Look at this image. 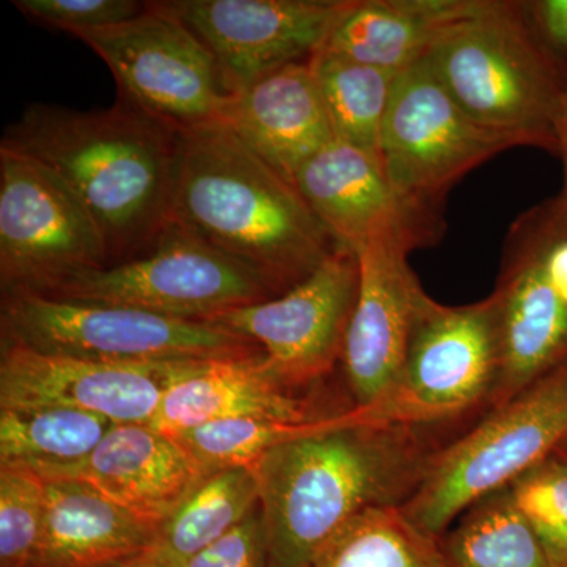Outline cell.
I'll list each match as a JSON object with an SVG mask.
<instances>
[{"instance_id": "obj_17", "label": "cell", "mask_w": 567, "mask_h": 567, "mask_svg": "<svg viewBox=\"0 0 567 567\" xmlns=\"http://www.w3.org/2000/svg\"><path fill=\"white\" fill-rule=\"evenodd\" d=\"M499 300V371L487 409L513 401L567 360V300L536 257L506 241Z\"/></svg>"}, {"instance_id": "obj_36", "label": "cell", "mask_w": 567, "mask_h": 567, "mask_svg": "<svg viewBox=\"0 0 567 567\" xmlns=\"http://www.w3.org/2000/svg\"><path fill=\"white\" fill-rule=\"evenodd\" d=\"M557 454H559L561 457H565L567 461V439L561 443V445H559Z\"/></svg>"}, {"instance_id": "obj_20", "label": "cell", "mask_w": 567, "mask_h": 567, "mask_svg": "<svg viewBox=\"0 0 567 567\" xmlns=\"http://www.w3.org/2000/svg\"><path fill=\"white\" fill-rule=\"evenodd\" d=\"M341 413V412H339ZM336 413L320 412L315 399L279 383L262 357L208 361L164 395L152 427L167 435L224 420L303 424Z\"/></svg>"}, {"instance_id": "obj_4", "label": "cell", "mask_w": 567, "mask_h": 567, "mask_svg": "<svg viewBox=\"0 0 567 567\" xmlns=\"http://www.w3.org/2000/svg\"><path fill=\"white\" fill-rule=\"evenodd\" d=\"M424 59L477 125L517 147L557 153L567 81L529 31L520 2L465 0Z\"/></svg>"}, {"instance_id": "obj_27", "label": "cell", "mask_w": 567, "mask_h": 567, "mask_svg": "<svg viewBox=\"0 0 567 567\" xmlns=\"http://www.w3.org/2000/svg\"><path fill=\"white\" fill-rule=\"evenodd\" d=\"M442 537L447 567H550L509 487L484 496Z\"/></svg>"}, {"instance_id": "obj_13", "label": "cell", "mask_w": 567, "mask_h": 567, "mask_svg": "<svg viewBox=\"0 0 567 567\" xmlns=\"http://www.w3.org/2000/svg\"><path fill=\"white\" fill-rule=\"evenodd\" d=\"M350 0H173L164 2L207 44L227 91L320 51Z\"/></svg>"}, {"instance_id": "obj_26", "label": "cell", "mask_w": 567, "mask_h": 567, "mask_svg": "<svg viewBox=\"0 0 567 567\" xmlns=\"http://www.w3.org/2000/svg\"><path fill=\"white\" fill-rule=\"evenodd\" d=\"M311 567H447L442 537L417 527L402 507H375L350 520Z\"/></svg>"}, {"instance_id": "obj_19", "label": "cell", "mask_w": 567, "mask_h": 567, "mask_svg": "<svg viewBox=\"0 0 567 567\" xmlns=\"http://www.w3.org/2000/svg\"><path fill=\"white\" fill-rule=\"evenodd\" d=\"M224 125L290 183L336 140L309 61L276 70L235 93Z\"/></svg>"}, {"instance_id": "obj_32", "label": "cell", "mask_w": 567, "mask_h": 567, "mask_svg": "<svg viewBox=\"0 0 567 567\" xmlns=\"http://www.w3.org/2000/svg\"><path fill=\"white\" fill-rule=\"evenodd\" d=\"M185 567H270L260 507Z\"/></svg>"}, {"instance_id": "obj_28", "label": "cell", "mask_w": 567, "mask_h": 567, "mask_svg": "<svg viewBox=\"0 0 567 567\" xmlns=\"http://www.w3.org/2000/svg\"><path fill=\"white\" fill-rule=\"evenodd\" d=\"M511 498L550 567H567V461L555 453L518 476Z\"/></svg>"}, {"instance_id": "obj_24", "label": "cell", "mask_w": 567, "mask_h": 567, "mask_svg": "<svg viewBox=\"0 0 567 567\" xmlns=\"http://www.w3.org/2000/svg\"><path fill=\"white\" fill-rule=\"evenodd\" d=\"M257 506L259 492L249 466L212 473L158 525L153 550L167 566L185 567L238 527Z\"/></svg>"}, {"instance_id": "obj_31", "label": "cell", "mask_w": 567, "mask_h": 567, "mask_svg": "<svg viewBox=\"0 0 567 567\" xmlns=\"http://www.w3.org/2000/svg\"><path fill=\"white\" fill-rule=\"evenodd\" d=\"M29 21L80 37L133 20L147 3L136 0H13Z\"/></svg>"}, {"instance_id": "obj_16", "label": "cell", "mask_w": 567, "mask_h": 567, "mask_svg": "<svg viewBox=\"0 0 567 567\" xmlns=\"http://www.w3.org/2000/svg\"><path fill=\"white\" fill-rule=\"evenodd\" d=\"M360 289L347 330L341 365L352 409L390 390L404 365L417 301L424 293L409 265V249L374 244L357 251Z\"/></svg>"}, {"instance_id": "obj_9", "label": "cell", "mask_w": 567, "mask_h": 567, "mask_svg": "<svg viewBox=\"0 0 567 567\" xmlns=\"http://www.w3.org/2000/svg\"><path fill=\"white\" fill-rule=\"evenodd\" d=\"M35 295L208 322L279 293L251 268L169 221L155 245L136 259L69 276Z\"/></svg>"}, {"instance_id": "obj_3", "label": "cell", "mask_w": 567, "mask_h": 567, "mask_svg": "<svg viewBox=\"0 0 567 567\" xmlns=\"http://www.w3.org/2000/svg\"><path fill=\"white\" fill-rule=\"evenodd\" d=\"M169 221L282 295L338 249L293 183L224 123L178 136Z\"/></svg>"}, {"instance_id": "obj_15", "label": "cell", "mask_w": 567, "mask_h": 567, "mask_svg": "<svg viewBox=\"0 0 567 567\" xmlns=\"http://www.w3.org/2000/svg\"><path fill=\"white\" fill-rule=\"evenodd\" d=\"M207 363L110 364L3 344L0 409L61 406L115 424H151L167 390Z\"/></svg>"}, {"instance_id": "obj_14", "label": "cell", "mask_w": 567, "mask_h": 567, "mask_svg": "<svg viewBox=\"0 0 567 567\" xmlns=\"http://www.w3.org/2000/svg\"><path fill=\"white\" fill-rule=\"evenodd\" d=\"M305 203L339 245L354 252L374 244L404 246L410 252L436 244L440 213L406 200L390 182L374 153L331 141L293 177Z\"/></svg>"}, {"instance_id": "obj_2", "label": "cell", "mask_w": 567, "mask_h": 567, "mask_svg": "<svg viewBox=\"0 0 567 567\" xmlns=\"http://www.w3.org/2000/svg\"><path fill=\"white\" fill-rule=\"evenodd\" d=\"M0 147L43 164L80 197L111 265L147 252L169 223L178 136L122 100L93 111L31 104Z\"/></svg>"}, {"instance_id": "obj_22", "label": "cell", "mask_w": 567, "mask_h": 567, "mask_svg": "<svg viewBox=\"0 0 567 567\" xmlns=\"http://www.w3.org/2000/svg\"><path fill=\"white\" fill-rule=\"evenodd\" d=\"M465 0H350L320 51L402 73L423 61Z\"/></svg>"}, {"instance_id": "obj_34", "label": "cell", "mask_w": 567, "mask_h": 567, "mask_svg": "<svg viewBox=\"0 0 567 567\" xmlns=\"http://www.w3.org/2000/svg\"><path fill=\"white\" fill-rule=\"evenodd\" d=\"M555 136H557V153L563 164V189L558 194L567 205V82L563 91L561 102H559L557 126H555Z\"/></svg>"}, {"instance_id": "obj_35", "label": "cell", "mask_w": 567, "mask_h": 567, "mask_svg": "<svg viewBox=\"0 0 567 567\" xmlns=\"http://www.w3.org/2000/svg\"><path fill=\"white\" fill-rule=\"evenodd\" d=\"M103 567H171L167 566L166 563L163 561L162 558L156 555V551L151 548V550L141 551V554L132 555V557H126L118 559V561L111 563V565H106Z\"/></svg>"}, {"instance_id": "obj_11", "label": "cell", "mask_w": 567, "mask_h": 567, "mask_svg": "<svg viewBox=\"0 0 567 567\" xmlns=\"http://www.w3.org/2000/svg\"><path fill=\"white\" fill-rule=\"evenodd\" d=\"M517 147L477 125L423 61L398 74L380 137V162L410 203L440 213L466 174Z\"/></svg>"}, {"instance_id": "obj_12", "label": "cell", "mask_w": 567, "mask_h": 567, "mask_svg": "<svg viewBox=\"0 0 567 567\" xmlns=\"http://www.w3.org/2000/svg\"><path fill=\"white\" fill-rule=\"evenodd\" d=\"M358 289V254L338 246L287 292L208 322L223 324L262 347L265 368L284 386L300 393L322 382L341 363Z\"/></svg>"}, {"instance_id": "obj_6", "label": "cell", "mask_w": 567, "mask_h": 567, "mask_svg": "<svg viewBox=\"0 0 567 567\" xmlns=\"http://www.w3.org/2000/svg\"><path fill=\"white\" fill-rule=\"evenodd\" d=\"M566 439L567 360L440 447L402 509L417 527L443 537L468 507L557 453Z\"/></svg>"}, {"instance_id": "obj_10", "label": "cell", "mask_w": 567, "mask_h": 567, "mask_svg": "<svg viewBox=\"0 0 567 567\" xmlns=\"http://www.w3.org/2000/svg\"><path fill=\"white\" fill-rule=\"evenodd\" d=\"M91 213L43 164L0 147V282L3 297L43 293L62 279L110 267Z\"/></svg>"}, {"instance_id": "obj_23", "label": "cell", "mask_w": 567, "mask_h": 567, "mask_svg": "<svg viewBox=\"0 0 567 567\" xmlns=\"http://www.w3.org/2000/svg\"><path fill=\"white\" fill-rule=\"evenodd\" d=\"M107 417L61 409H0V466L62 480L81 465L110 434Z\"/></svg>"}, {"instance_id": "obj_8", "label": "cell", "mask_w": 567, "mask_h": 567, "mask_svg": "<svg viewBox=\"0 0 567 567\" xmlns=\"http://www.w3.org/2000/svg\"><path fill=\"white\" fill-rule=\"evenodd\" d=\"M110 66L118 100L177 136L224 123L234 95L215 55L164 2L78 37Z\"/></svg>"}, {"instance_id": "obj_30", "label": "cell", "mask_w": 567, "mask_h": 567, "mask_svg": "<svg viewBox=\"0 0 567 567\" xmlns=\"http://www.w3.org/2000/svg\"><path fill=\"white\" fill-rule=\"evenodd\" d=\"M507 241L536 257L567 300V205L561 197L524 213L511 227Z\"/></svg>"}, {"instance_id": "obj_29", "label": "cell", "mask_w": 567, "mask_h": 567, "mask_svg": "<svg viewBox=\"0 0 567 567\" xmlns=\"http://www.w3.org/2000/svg\"><path fill=\"white\" fill-rule=\"evenodd\" d=\"M47 484L35 473L0 466V567H35Z\"/></svg>"}, {"instance_id": "obj_18", "label": "cell", "mask_w": 567, "mask_h": 567, "mask_svg": "<svg viewBox=\"0 0 567 567\" xmlns=\"http://www.w3.org/2000/svg\"><path fill=\"white\" fill-rule=\"evenodd\" d=\"M205 477L173 435L151 424H115L62 480L91 484L148 524H163Z\"/></svg>"}, {"instance_id": "obj_21", "label": "cell", "mask_w": 567, "mask_h": 567, "mask_svg": "<svg viewBox=\"0 0 567 567\" xmlns=\"http://www.w3.org/2000/svg\"><path fill=\"white\" fill-rule=\"evenodd\" d=\"M47 511L35 567H103L155 546L158 527L91 484L44 481Z\"/></svg>"}, {"instance_id": "obj_7", "label": "cell", "mask_w": 567, "mask_h": 567, "mask_svg": "<svg viewBox=\"0 0 567 567\" xmlns=\"http://www.w3.org/2000/svg\"><path fill=\"white\" fill-rule=\"evenodd\" d=\"M498 371V295L446 306L424 292L398 379L374 404L352 410L361 424L432 427L488 406Z\"/></svg>"}, {"instance_id": "obj_5", "label": "cell", "mask_w": 567, "mask_h": 567, "mask_svg": "<svg viewBox=\"0 0 567 567\" xmlns=\"http://www.w3.org/2000/svg\"><path fill=\"white\" fill-rule=\"evenodd\" d=\"M3 344L99 363L152 365L248 360L262 347L223 324L35 293L6 295Z\"/></svg>"}, {"instance_id": "obj_1", "label": "cell", "mask_w": 567, "mask_h": 567, "mask_svg": "<svg viewBox=\"0 0 567 567\" xmlns=\"http://www.w3.org/2000/svg\"><path fill=\"white\" fill-rule=\"evenodd\" d=\"M427 427L360 424L353 410L249 465L270 567H311L342 528L375 507H404L436 451Z\"/></svg>"}, {"instance_id": "obj_33", "label": "cell", "mask_w": 567, "mask_h": 567, "mask_svg": "<svg viewBox=\"0 0 567 567\" xmlns=\"http://www.w3.org/2000/svg\"><path fill=\"white\" fill-rule=\"evenodd\" d=\"M529 31L567 81V0L520 2Z\"/></svg>"}, {"instance_id": "obj_25", "label": "cell", "mask_w": 567, "mask_h": 567, "mask_svg": "<svg viewBox=\"0 0 567 567\" xmlns=\"http://www.w3.org/2000/svg\"><path fill=\"white\" fill-rule=\"evenodd\" d=\"M338 141L380 158V137L398 74L319 51L309 59Z\"/></svg>"}]
</instances>
